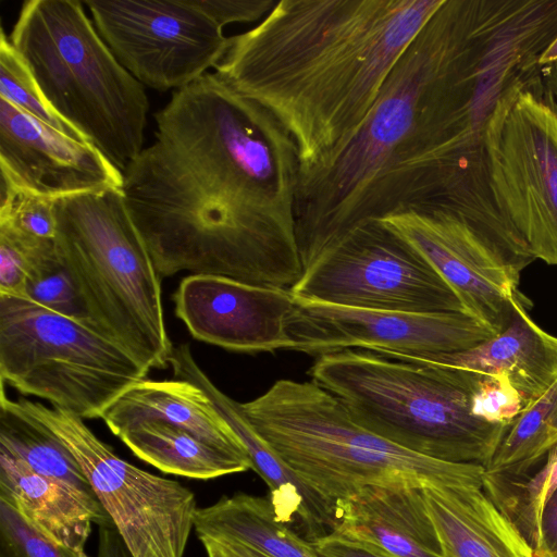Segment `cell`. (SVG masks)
<instances>
[{"instance_id": "cell-1", "label": "cell", "mask_w": 557, "mask_h": 557, "mask_svg": "<svg viewBox=\"0 0 557 557\" xmlns=\"http://www.w3.org/2000/svg\"><path fill=\"white\" fill-rule=\"evenodd\" d=\"M122 190L161 278L186 271L292 290L302 275L293 139L215 73L173 92Z\"/></svg>"}, {"instance_id": "cell-2", "label": "cell", "mask_w": 557, "mask_h": 557, "mask_svg": "<svg viewBox=\"0 0 557 557\" xmlns=\"http://www.w3.org/2000/svg\"><path fill=\"white\" fill-rule=\"evenodd\" d=\"M444 0H278L230 37L215 74L293 139L299 178L359 131L403 51Z\"/></svg>"}, {"instance_id": "cell-3", "label": "cell", "mask_w": 557, "mask_h": 557, "mask_svg": "<svg viewBox=\"0 0 557 557\" xmlns=\"http://www.w3.org/2000/svg\"><path fill=\"white\" fill-rule=\"evenodd\" d=\"M481 0H444L394 64L366 121L339 154L298 180L302 269L350 228L368 190L433 121L475 32Z\"/></svg>"}, {"instance_id": "cell-4", "label": "cell", "mask_w": 557, "mask_h": 557, "mask_svg": "<svg viewBox=\"0 0 557 557\" xmlns=\"http://www.w3.org/2000/svg\"><path fill=\"white\" fill-rule=\"evenodd\" d=\"M309 374L358 424L430 458L485 467L510 428L474 416L469 370L426 358L345 349Z\"/></svg>"}, {"instance_id": "cell-5", "label": "cell", "mask_w": 557, "mask_h": 557, "mask_svg": "<svg viewBox=\"0 0 557 557\" xmlns=\"http://www.w3.org/2000/svg\"><path fill=\"white\" fill-rule=\"evenodd\" d=\"M239 408L295 474L334 506L370 485L483 486V466L443 461L392 443L358 424L312 381L278 380Z\"/></svg>"}, {"instance_id": "cell-6", "label": "cell", "mask_w": 557, "mask_h": 557, "mask_svg": "<svg viewBox=\"0 0 557 557\" xmlns=\"http://www.w3.org/2000/svg\"><path fill=\"white\" fill-rule=\"evenodd\" d=\"M9 39L54 111L123 173L144 149L149 100L84 3L25 1Z\"/></svg>"}, {"instance_id": "cell-7", "label": "cell", "mask_w": 557, "mask_h": 557, "mask_svg": "<svg viewBox=\"0 0 557 557\" xmlns=\"http://www.w3.org/2000/svg\"><path fill=\"white\" fill-rule=\"evenodd\" d=\"M57 253L90 326L149 371L169 367L161 281L122 188L54 200Z\"/></svg>"}, {"instance_id": "cell-8", "label": "cell", "mask_w": 557, "mask_h": 557, "mask_svg": "<svg viewBox=\"0 0 557 557\" xmlns=\"http://www.w3.org/2000/svg\"><path fill=\"white\" fill-rule=\"evenodd\" d=\"M149 370L91 326L0 295V379L84 419L102 418Z\"/></svg>"}, {"instance_id": "cell-9", "label": "cell", "mask_w": 557, "mask_h": 557, "mask_svg": "<svg viewBox=\"0 0 557 557\" xmlns=\"http://www.w3.org/2000/svg\"><path fill=\"white\" fill-rule=\"evenodd\" d=\"M290 292L301 300L361 309L465 312L430 261L380 220L360 223L343 235L304 271Z\"/></svg>"}, {"instance_id": "cell-10", "label": "cell", "mask_w": 557, "mask_h": 557, "mask_svg": "<svg viewBox=\"0 0 557 557\" xmlns=\"http://www.w3.org/2000/svg\"><path fill=\"white\" fill-rule=\"evenodd\" d=\"M16 404L71 450L134 557L184 556L197 510L190 490L122 459L66 409Z\"/></svg>"}, {"instance_id": "cell-11", "label": "cell", "mask_w": 557, "mask_h": 557, "mask_svg": "<svg viewBox=\"0 0 557 557\" xmlns=\"http://www.w3.org/2000/svg\"><path fill=\"white\" fill-rule=\"evenodd\" d=\"M487 151L500 211L535 260L557 265V95L543 76L494 117Z\"/></svg>"}, {"instance_id": "cell-12", "label": "cell", "mask_w": 557, "mask_h": 557, "mask_svg": "<svg viewBox=\"0 0 557 557\" xmlns=\"http://www.w3.org/2000/svg\"><path fill=\"white\" fill-rule=\"evenodd\" d=\"M115 59L159 91L194 83L224 57L230 37L193 0H85Z\"/></svg>"}, {"instance_id": "cell-13", "label": "cell", "mask_w": 557, "mask_h": 557, "mask_svg": "<svg viewBox=\"0 0 557 557\" xmlns=\"http://www.w3.org/2000/svg\"><path fill=\"white\" fill-rule=\"evenodd\" d=\"M416 247L450 285L465 312L495 334L509 323L521 294V272L535 258L434 207L404 209L376 219Z\"/></svg>"}, {"instance_id": "cell-14", "label": "cell", "mask_w": 557, "mask_h": 557, "mask_svg": "<svg viewBox=\"0 0 557 557\" xmlns=\"http://www.w3.org/2000/svg\"><path fill=\"white\" fill-rule=\"evenodd\" d=\"M286 334L289 350L310 356L363 349L417 358L465 351L496 335L465 312L373 310L297 298Z\"/></svg>"}, {"instance_id": "cell-15", "label": "cell", "mask_w": 557, "mask_h": 557, "mask_svg": "<svg viewBox=\"0 0 557 557\" xmlns=\"http://www.w3.org/2000/svg\"><path fill=\"white\" fill-rule=\"evenodd\" d=\"M1 181L59 198L122 188L123 173L92 144L71 137L0 98Z\"/></svg>"}, {"instance_id": "cell-16", "label": "cell", "mask_w": 557, "mask_h": 557, "mask_svg": "<svg viewBox=\"0 0 557 557\" xmlns=\"http://www.w3.org/2000/svg\"><path fill=\"white\" fill-rule=\"evenodd\" d=\"M174 302L176 317L198 341L238 352L289 350L290 290L190 274L181 281Z\"/></svg>"}, {"instance_id": "cell-17", "label": "cell", "mask_w": 557, "mask_h": 557, "mask_svg": "<svg viewBox=\"0 0 557 557\" xmlns=\"http://www.w3.org/2000/svg\"><path fill=\"white\" fill-rule=\"evenodd\" d=\"M169 367L175 379L202 389L237 435L252 462V470L269 487V499L277 519L297 529L308 542L331 533L335 525V506L306 485L253 430L240 411L239 403L220 391L198 366L188 344L173 347Z\"/></svg>"}, {"instance_id": "cell-18", "label": "cell", "mask_w": 557, "mask_h": 557, "mask_svg": "<svg viewBox=\"0 0 557 557\" xmlns=\"http://www.w3.org/2000/svg\"><path fill=\"white\" fill-rule=\"evenodd\" d=\"M422 488L366 486L335 504L332 532L377 546L391 557H445Z\"/></svg>"}, {"instance_id": "cell-19", "label": "cell", "mask_w": 557, "mask_h": 557, "mask_svg": "<svg viewBox=\"0 0 557 557\" xmlns=\"http://www.w3.org/2000/svg\"><path fill=\"white\" fill-rule=\"evenodd\" d=\"M445 557H533L513 522L480 485L422 488Z\"/></svg>"}, {"instance_id": "cell-20", "label": "cell", "mask_w": 557, "mask_h": 557, "mask_svg": "<svg viewBox=\"0 0 557 557\" xmlns=\"http://www.w3.org/2000/svg\"><path fill=\"white\" fill-rule=\"evenodd\" d=\"M0 499L45 536L76 550H84L92 522L100 525L112 521L101 505L58 480L35 472L2 446Z\"/></svg>"}, {"instance_id": "cell-21", "label": "cell", "mask_w": 557, "mask_h": 557, "mask_svg": "<svg viewBox=\"0 0 557 557\" xmlns=\"http://www.w3.org/2000/svg\"><path fill=\"white\" fill-rule=\"evenodd\" d=\"M523 295L515 299L508 325L482 344L457 354L424 357L487 374H506L532 405L557 381V337L529 315Z\"/></svg>"}, {"instance_id": "cell-22", "label": "cell", "mask_w": 557, "mask_h": 557, "mask_svg": "<svg viewBox=\"0 0 557 557\" xmlns=\"http://www.w3.org/2000/svg\"><path fill=\"white\" fill-rule=\"evenodd\" d=\"M101 419L116 436L141 422L163 421L216 447L249 457L203 391L185 380L145 379L121 394Z\"/></svg>"}, {"instance_id": "cell-23", "label": "cell", "mask_w": 557, "mask_h": 557, "mask_svg": "<svg viewBox=\"0 0 557 557\" xmlns=\"http://www.w3.org/2000/svg\"><path fill=\"white\" fill-rule=\"evenodd\" d=\"M198 537L237 542L267 557H320L310 542L280 521L269 498L237 493L197 508Z\"/></svg>"}, {"instance_id": "cell-24", "label": "cell", "mask_w": 557, "mask_h": 557, "mask_svg": "<svg viewBox=\"0 0 557 557\" xmlns=\"http://www.w3.org/2000/svg\"><path fill=\"white\" fill-rule=\"evenodd\" d=\"M119 437L138 458L170 474L210 480L253 469L249 457L216 447L163 421L141 422Z\"/></svg>"}, {"instance_id": "cell-25", "label": "cell", "mask_w": 557, "mask_h": 557, "mask_svg": "<svg viewBox=\"0 0 557 557\" xmlns=\"http://www.w3.org/2000/svg\"><path fill=\"white\" fill-rule=\"evenodd\" d=\"M0 446L24 460L35 472L58 480L94 504L101 505L79 463L47 426L22 410L16 400L0 394ZM102 506V505H101Z\"/></svg>"}, {"instance_id": "cell-26", "label": "cell", "mask_w": 557, "mask_h": 557, "mask_svg": "<svg viewBox=\"0 0 557 557\" xmlns=\"http://www.w3.org/2000/svg\"><path fill=\"white\" fill-rule=\"evenodd\" d=\"M557 446V381L508 429L484 474L521 478Z\"/></svg>"}, {"instance_id": "cell-27", "label": "cell", "mask_w": 557, "mask_h": 557, "mask_svg": "<svg viewBox=\"0 0 557 557\" xmlns=\"http://www.w3.org/2000/svg\"><path fill=\"white\" fill-rule=\"evenodd\" d=\"M545 458L541 469L525 482L485 474L483 478L490 497L507 517L513 512L510 520L532 549L537 542L543 507L557 488V446Z\"/></svg>"}, {"instance_id": "cell-28", "label": "cell", "mask_w": 557, "mask_h": 557, "mask_svg": "<svg viewBox=\"0 0 557 557\" xmlns=\"http://www.w3.org/2000/svg\"><path fill=\"white\" fill-rule=\"evenodd\" d=\"M0 98L71 137L88 141L46 100L30 70L3 29L0 34Z\"/></svg>"}, {"instance_id": "cell-29", "label": "cell", "mask_w": 557, "mask_h": 557, "mask_svg": "<svg viewBox=\"0 0 557 557\" xmlns=\"http://www.w3.org/2000/svg\"><path fill=\"white\" fill-rule=\"evenodd\" d=\"M24 298L90 326L73 281L57 253L54 239L46 242L37 251L27 275Z\"/></svg>"}, {"instance_id": "cell-30", "label": "cell", "mask_w": 557, "mask_h": 557, "mask_svg": "<svg viewBox=\"0 0 557 557\" xmlns=\"http://www.w3.org/2000/svg\"><path fill=\"white\" fill-rule=\"evenodd\" d=\"M470 371L472 409L476 418L493 424L511 426L531 404L506 374Z\"/></svg>"}, {"instance_id": "cell-31", "label": "cell", "mask_w": 557, "mask_h": 557, "mask_svg": "<svg viewBox=\"0 0 557 557\" xmlns=\"http://www.w3.org/2000/svg\"><path fill=\"white\" fill-rule=\"evenodd\" d=\"M0 224L39 240L55 236L54 200L14 190L1 181Z\"/></svg>"}, {"instance_id": "cell-32", "label": "cell", "mask_w": 557, "mask_h": 557, "mask_svg": "<svg viewBox=\"0 0 557 557\" xmlns=\"http://www.w3.org/2000/svg\"><path fill=\"white\" fill-rule=\"evenodd\" d=\"M0 557H88L40 533L10 504L0 499Z\"/></svg>"}, {"instance_id": "cell-33", "label": "cell", "mask_w": 557, "mask_h": 557, "mask_svg": "<svg viewBox=\"0 0 557 557\" xmlns=\"http://www.w3.org/2000/svg\"><path fill=\"white\" fill-rule=\"evenodd\" d=\"M46 242L0 224V295L25 297L30 265Z\"/></svg>"}, {"instance_id": "cell-34", "label": "cell", "mask_w": 557, "mask_h": 557, "mask_svg": "<svg viewBox=\"0 0 557 557\" xmlns=\"http://www.w3.org/2000/svg\"><path fill=\"white\" fill-rule=\"evenodd\" d=\"M220 27L231 23L262 20L275 5V0H193Z\"/></svg>"}, {"instance_id": "cell-35", "label": "cell", "mask_w": 557, "mask_h": 557, "mask_svg": "<svg viewBox=\"0 0 557 557\" xmlns=\"http://www.w3.org/2000/svg\"><path fill=\"white\" fill-rule=\"evenodd\" d=\"M320 557H391L382 548L331 532L310 542Z\"/></svg>"}, {"instance_id": "cell-36", "label": "cell", "mask_w": 557, "mask_h": 557, "mask_svg": "<svg viewBox=\"0 0 557 557\" xmlns=\"http://www.w3.org/2000/svg\"><path fill=\"white\" fill-rule=\"evenodd\" d=\"M533 557H557V488L543 507Z\"/></svg>"}, {"instance_id": "cell-37", "label": "cell", "mask_w": 557, "mask_h": 557, "mask_svg": "<svg viewBox=\"0 0 557 557\" xmlns=\"http://www.w3.org/2000/svg\"><path fill=\"white\" fill-rule=\"evenodd\" d=\"M97 557H134L112 521L99 525Z\"/></svg>"}, {"instance_id": "cell-38", "label": "cell", "mask_w": 557, "mask_h": 557, "mask_svg": "<svg viewBox=\"0 0 557 557\" xmlns=\"http://www.w3.org/2000/svg\"><path fill=\"white\" fill-rule=\"evenodd\" d=\"M208 557H259L251 548L237 542L198 537Z\"/></svg>"}, {"instance_id": "cell-39", "label": "cell", "mask_w": 557, "mask_h": 557, "mask_svg": "<svg viewBox=\"0 0 557 557\" xmlns=\"http://www.w3.org/2000/svg\"><path fill=\"white\" fill-rule=\"evenodd\" d=\"M542 76L546 86L557 95V62L543 66Z\"/></svg>"}, {"instance_id": "cell-40", "label": "cell", "mask_w": 557, "mask_h": 557, "mask_svg": "<svg viewBox=\"0 0 557 557\" xmlns=\"http://www.w3.org/2000/svg\"><path fill=\"white\" fill-rule=\"evenodd\" d=\"M557 62V36L540 57L539 64L543 67Z\"/></svg>"}]
</instances>
